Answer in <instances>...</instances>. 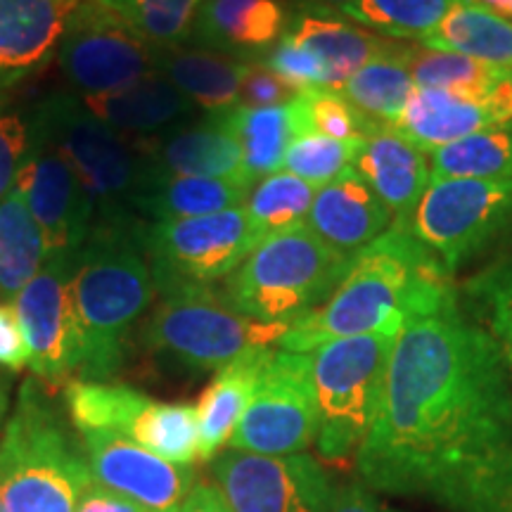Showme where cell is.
Returning a JSON list of instances; mask_svg holds the SVG:
<instances>
[{
    "mask_svg": "<svg viewBox=\"0 0 512 512\" xmlns=\"http://www.w3.org/2000/svg\"><path fill=\"white\" fill-rule=\"evenodd\" d=\"M351 166L392 211L396 223L411 221L432 178L425 152L387 124L373 128L363 138Z\"/></svg>",
    "mask_w": 512,
    "mask_h": 512,
    "instance_id": "44dd1931",
    "label": "cell"
},
{
    "mask_svg": "<svg viewBox=\"0 0 512 512\" xmlns=\"http://www.w3.org/2000/svg\"><path fill=\"white\" fill-rule=\"evenodd\" d=\"M453 3L456 0H354L342 15L384 36L425 41Z\"/></svg>",
    "mask_w": 512,
    "mask_h": 512,
    "instance_id": "8d00e7d4",
    "label": "cell"
},
{
    "mask_svg": "<svg viewBox=\"0 0 512 512\" xmlns=\"http://www.w3.org/2000/svg\"><path fill=\"white\" fill-rule=\"evenodd\" d=\"M351 261L354 256L325 245L304 223L256 245L228 278L223 297L259 323L292 325L328 302Z\"/></svg>",
    "mask_w": 512,
    "mask_h": 512,
    "instance_id": "8992f818",
    "label": "cell"
},
{
    "mask_svg": "<svg viewBox=\"0 0 512 512\" xmlns=\"http://www.w3.org/2000/svg\"><path fill=\"white\" fill-rule=\"evenodd\" d=\"M285 36L294 43L311 50L323 62L328 72V91L339 93L358 69L366 67L377 57L392 53L399 43L377 34H370L361 24H349L344 19L332 17V12L304 8L287 24Z\"/></svg>",
    "mask_w": 512,
    "mask_h": 512,
    "instance_id": "d4e9b609",
    "label": "cell"
},
{
    "mask_svg": "<svg viewBox=\"0 0 512 512\" xmlns=\"http://www.w3.org/2000/svg\"><path fill=\"white\" fill-rule=\"evenodd\" d=\"M247 62L204 48H162L157 72L164 74L195 107L223 114L240 105V83Z\"/></svg>",
    "mask_w": 512,
    "mask_h": 512,
    "instance_id": "83f0119b",
    "label": "cell"
},
{
    "mask_svg": "<svg viewBox=\"0 0 512 512\" xmlns=\"http://www.w3.org/2000/svg\"><path fill=\"white\" fill-rule=\"evenodd\" d=\"M252 188L219 178L169 176L147 164L143 192L136 211L143 223H164L195 219V216L219 214V211L242 207Z\"/></svg>",
    "mask_w": 512,
    "mask_h": 512,
    "instance_id": "4316f807",
    "label": "cell"
},
{
    "mask_svg": "<svg viewBox=\"0 0 512 512\" xmlns=\"http://www.w3.org/2000/svg\"><path fill=\"white\" fill-rule=\"evenodd\" d=\"M211 477L233 512H328L332 484L318 460L299 456L219 453Z\"/></svg>",
    "mask_w": 512,
    "mask_h": 512,
    "instance_id": "5bb4252c",
    "label": "cell"
},
{
    "mask_svg": "<svg viewBox=\"0 0 512 512\" xmlns=\"http://www.w3.org/2000/svg\"><path fill=\"white\" fill-rule=\"evenodd\" d=\"M294 98H297V91L264 62H247L238 107H280Z\"/></svg>",
    "mask_w": 512,
    "mask_h": 512,
    "instance_id": "7bdbcfd3",
    "label": "cell"
},
{
    "mask_svg": "<svg viewBox=\"0 0 512 512\" xmlns=\"http://www.w3.org/2000/svg\"><path fill=\"white\" fill-rule=\"evenodd\" d=\"M316 190V185L287 174V171H275V174L261 178L249 192L245 204L256 245L273 235L285 233V230L304 226Z\"/></svg>",
    "mask_w": 512,
    "mask_h": 512,
    "instance_id": "836d02e7",
    "label": "cell"
},
{
    "mask_svg": "<svg viewBox=\"0 0 512 512\" xmlns=\"http://www.w3.org/2000/svg\"><path fill=\"white\" fill-rule=\"evenodd\" d=\"M76 512H147L143 505L133 503L131 498H124L114 491L102 486L98 479H93L86 489L81 491Z\"/></svg>",
    "mask_w": 512,
    "mask_h": 512,
    "instance_id": "bcb514c9",
    "label": "cell"
},
{
    "mask_svg": "<svg viewBox=\"0 0 512 512\" xmlns=\"http://www.w3.org/2000/svg\"><path fill=\"white\" fill-rule=\"evenodd\" d=\"M159 302L143 328L147 349L183 366L219 370L254 349L280 344L290 325L242 316L211 285L155 280Z\"/></svg>",
    "mask_w": 512,
    "mask_h": 512,
    "instance_id": "52a82bcc",
    "label": "cell"
},
{
    "mask_svg": "<svg viewBox=\"0 0 512 512\" xmlns=\"http://www.w3.org/2000/svg\"><path fill=\"white\" fill-rule=\"evenodd\" d=\"M408 226L446 273H453L512 226V178L430 181Z\"/></svg>",
    "mask_w": 512,
    "mask_h": 512,
    "instance_id": "30bf717a",
    "label": "cell"
},
{
    "mask_svg": "<svg viewBox=\"0 0 512 512\" xmlns=\"http://www.w3.org/2000/svg\"><path fill=\"white\" fill-rule=\"evenodd\" d=\"M81 0H0V105L41 72L60 48Z\"/></svg>",
    "mask_w": 512,
    "mask_h": 512,
    "instance_id": "ffe728a7",
    "label": "cell"
},
{
    "mask_svg": "<svg viewBox=\"0 0 512 512\" xmlns=\"http://www.w3.org/2000/svg\"><path fill=\"white\" fill-rule=\"evenodd\" d=\"M181 512H233L223 498L221 489L214 482L204 484L197 482L192 486L190 496L185 498Z\"/></svg>",
    "mask_w": 512,
    "mask_h": 512,
    "instance_id": "7dc6e473",
    "label": "cell"
},
{
    "mask_svg": "<svg viewBox=\"0 0 512 512\" xmlns=\"http://www.w3.org/2000/svg\"><path fill=\"white\" fill-rule=\"evenodd\" d=\"M432 178H475L508 181L512 178V121L498 124L432 152Z\"/></svg>",
    "mask_w": 512,
    "mask_h": 512,
    "instance_id": "d6a6232c",
    "label": "cell"
},
{
    "mask_svg": "<svg viewBox=\"0 0 512 512\" xmlns=\"http://www.w3.org/2000/svg\"><path fill=\"white\" fill-rule=\"evenodd\" d=\"M79 98L95 117L128 138L159 136L181 126L195 112V105L159 72L128 83L119 91Z\"/></svg>",
    "mask_w": 512,
    "mask_h": 512,
    "instance_id": "cb8c5ba5",
    "label": "cell"
},
{
    "mask_svg": "<svg viewBox=\"0 0 512 512\" xmlns=\"http://www.w3.org/2000/svg\"><path fill=\"white\" fill-rule=\"evenodd\" d=\"M0 512H5V510H3V503H0Z\"/></svg>",
    "mask_w": 512,
    "mask_h": 512,
    "instance_id": "816d5d0a",
    "label": "cell"
},
{
    "mask_svg": "<svg viewBox=\"0 0 512 512\" xmlns=\"http://www.w3.org/2000/svg\"><path fill=\"white\" fill-rule=\"evenodd\" d=\"M271 349H254L242 354L228 366L216 370L214 380L204 389L197 403L200 422V460H214L228 446L235 427L245 415L256 380L273 356Z\"/></svg>",
    "mask_w": 512,
    "mask_h": 512,
    "instance_id": "484cf974",
    "label": "cell"
},
{
    "mask_svg": "<svg viewBox=\"0 0 512 512\" xmlns=\"http://www.w3.org/2000/svg\"><path fill=\"white\" fill-rule=\"evenodd\" d=\"M290 107L297 136L320 133L342 143L361 145L363 138L380 126V121L358 112L342 93L328 91V88H309V91L297 93Z\"/></svg>",
    "mask_w": 512,
    "mask_h": 512,
    "instance_id": "d590c367",
    "label": "cell"
},
{
    "mask_svg": "<svg viewBox=\"0 0 512 512\" xmlns=\"http://www.w3.org/2000/svg\"><path fill=\"white\" fill-rule=\"evenodd\" d=\"M226 117L240 143L249 181L259 183L283 169L287 147L297 138L290 102L280 107H235Z\"/></svg>",
    "mask_w": 512,
    "mask_h": 512,
    "instance_id": "4dcf8cb0",
    "label": "cell"
},
{
    "mask_svg": "<svg viewBox=\"0 0 512 512\" xmlns=\"http://www.w3.org/2000/svg\"><path fill=\"white\" fill-rule=\"evenodd\" d=\"M157 57L159 48L98 0L76 5L57 48L62 72L79 95L119 91L157 72Z\"/></svg>",
    "mask_w": 512,
    "mask_h": 512,
    "instance_id": "4fadbf2b",
    "label": "cell"
},
{
    "mask_svg": "<svg viewBox=\"0 0 512 512\" xmlns=\"http://www.w3.org/2000/svg\"><path fill=\"white\" fill-rule=\"evenodd\" d=\"M155 294L150 261L140 245V226H93L74 268L79 380L107 382L119 373L133 325L143 318Z\"/></svg>",
    "mask_w": 512,
    "mask_h": 512,
    "instance_id": "3957f363",
    "label": "cell"
},
{
    "mask_svg": "<svg viewBox=\"0 0 512 512\" xmlns=\"http://www.w3.org/2000/svg\"><path fill=\"white\" fill-rule=\"evenodd\" d=\"M72 427L34 377L19 387L0 432V503L5 512H76L93 482Z\"/></svg>",
    "mask_w": 512,
    "mask_h": 512,
    "instance_id": "277c9868",
    "label": "cell"
},
{
    "mask_svg": "<svg viewBox=\"0 0 512 512\" xmlns=\"http://www.w3.org/2000/svg\"><path fill=\"white\" fill-rule=\"evenodd\" d=\"M264 64L273 69L280 79L290 83L297 93L309 91V88H325V83H328V72H325L323 62L311 50L294 43L285 34L268 50Z\"/></svg>",
    "mask_w": 512,
    "mask_h": 512,
    "instance_id": "60d3db41",
    "label": "cell"
},
{
    "mask_svg": "<svg viewBox=\"0 0 512 512\" xmlns=\"http://www.w3.org/2000/svg\"><path fill=\"white\" fill-rule=\"evenodd\" d=\"M10 411V380L0 373V432H3L5 415Z\"/></svg>",
    "mask_w": 512,
    "mask_h": 512,
    "instance_id": "681fc988",
    "label": "cell"
},
{
    "mask_svg": "<svg viewBox=\"0 0 512 512\" xmlns=\"http://www.w3.org/2000/svg\"><path fill=\"white\" fill-rule=\"evenodd\" d=\"M401 53L415 88L446 91L465 98H486L512 72L427 46H403Z\"/></svg>",
    "mask_w": 512,
    "mask_h": 512,
    "instance_id": "1f68e13d",
    "label": "cell"
},
{
    "mask_svg": "<svg viewBox=\"0 0 512 512\" xmlns=\"http://www.w3.org/2000/svg\"><path fill=\"white\" fill-rule=\"evenodd\" d=\"M140 155L150 166L169 176L188 178H219V181L242 183L254 188L249 181L242 150L226 112L209 114L195 126L171 128L152 138H133Z\"/></svg>",
    "mask_w": 512,
    "mask_h": 512,
    "instance_id": "d6986e66",
    "label": "cell"
},
{
    "mask_svg": "<svg viewBox=\"0 0 512 512\" xmlns=\"http://www.w3.org/2000/svg\"><path fill=\"white\" fill-rule=\"evenodd\" d=\"M512 121V72L486 98L413 88L392 128L422 152H437L484 128Z\"/></svg>",
    "mask_w": 512,
    "mask_h": 512,
    "instance_id": "ac0fdd59",
    "label": "cell"
},
{
    "mask_svg": "<svg viewBox=\"0 0 512 512\" xmlns=\"http://www.w3.org/2000/svg\"><path fill=\"white\" fill-rule=\"evenodd\" d=\"M76 254L48 256L34 280L19 292L15 309L29 347V368L38 380L57 384L79 370V318L74 304Z\"/></svg>",
    "mask_w": 512,
    "mask_h": 512,
    "instance_id": "9a60e30c",
    "label": "cell"
},
{
    "mask_svg": "<svg viewBox=\"0 0 512 512\" xmlns=\"http://www.w3.org/2000/svg\"><path fill=\"white\" fill-rule=\"evenodd\" d=\"M328 512H399V510L389 508L387 503H382L380 498L375 496V491H370L366 484H361L358 479H351V482L332 486Z\"/></svg>",
    "mask_w": 512,
    "mask_h": 512,
    "instance_id": "f6af8a7d",
    "label": "cell"
},
{
    "mask_svg": "<svg viewBox=\"0 0 512 512\" xmlns=\"http://www.w3.org/2000/svg\"><path fill=\"white\" fill-rule=\"evenodd\" d=\"M453 292L451 273L420 245L408 223L394 221L354 256L328 302L294 320L280 349L311 354L335 339L399 335L413 313L434 309Z\"/></svg>",
    "mask_w": 512,
    "mask_h": 512,
    "instance_id": "7a4b0ae2",
    "label": "cell"
},
{
    "mask_svg": "<svg viewBox=\"0 0 512 512\" xmlns=\"http://www.w3.org/2000/svg\"><path fill=\"white\" fill-rule=\"evenodd\" d=\"M401 48L399 43L392 53L368 62L339 91L358 112L387 126L394 124L413 91V79Z\"/></svg>",
    "mask_w": 512,
    "mask_h": 512,
    "instance_id": "e575fe53",
    "label": "cell"
},
{
    "mask_svg": "<svg viewBox=\"0 0 512 512\" xmlns=\"http://www.w3.org/2000/svg\"><path fill=\"white\" fill-rule=\"evenodd\" d=\"M31 131L76 171L95 207V226L138 228L147 162L136 140L114 131L76 93H53L29 112Z\"/></svg>",
    "mask_w": 512,
    "mask_h": 512,
    "instance_id": "5b68a950",
    "label": "cell"
},
{
    "mask_svg": "<svg viewBox=\"0 0 512 512\" xmlns=\"http://www.w3.org/2000/svg\"><path fill=\"white\" fill-rule=\"evenodd\" d=\"M140 245L155 280L211 285L238 271L256 240L245 207H235L195 219L143 223Z\"/></svg>",
    "mask_w": 512,
    "mask_h": 512,
    "instance_id": "7c38bea8",
    "label": "cell"
},
{
    "mask_svg": "<svg viewBox=\"0 0 512 512\" xmlns=\"http://www.w3.org/2000/svg\"><path fill=\"white\" fill-rule=\"evenodd\" d=\"M358 145L320 136V133H302L287 147L283 169L287 174L323 188L332 178L347 171L354 162Z\"/></svg>",
    "mask_w": 512,
    "mask_h": 512,
    "instance_id": "ab89813d",
    "label": "cell"
},
{
    "mask_svg": "<svg viewBox=\"0 0 512 512\" xmlns=\"http://www.w3.org/2000/svg\"><path fill=\"white\" fill-rule=\"evenodd\" d=\"M93 477L147 512H181L197 484L192 465H176L112 432H79Z\"/></svg>",
    "mask_w": 512,
    "mask_h": 512,
    "instance_id": "e0dca14e",
    "label": "cell"
},
{
    "mask_svg": "<svg viewBox=\"0 0 512 512\" xmlns=\"http://www.w3.org/2000/svg\"><path fill=\"white\" fill-rule=\"evenodd\" d=\"M396 335H358L311 351L316 394V446L332 463H342L361 448L380 403L384 373Z\"/></svg>",
    "mask_w": 512,
    "mask_h": 512,
    "instance_id": "ba28073f",
    "label": "cell"
},
{
    "mask_svg": "<svg viewBox=\"0 0 512 512\" xmlns=\"http://www.w3.org/2000/svg\"><path fill=\"white\" fill-rule=\"evenodd\" d=\"M422 46L512 69V22L456 0Z\"/></svg>",
    "mask_w": 512,
    "mask_h": 512,
    "instance_id": "f546056e",
    "label": "cell"
},
{
    "mask_svg": "<svg viewBox=\"0 0 512 512\" xmlns=\"http://www.w3.org/2000/svg\"><path fill=\"white\" fill-rule=\"evenodd\" d=\"M358 482L448 512H512V377L456 292L403 323Z\"/></svg>",
    "mask_w": 512,
    "mask_h": 512,
    "instance_id": "6da1fadb",
    "label": "cell"
},
{
    "mask_svg": "<svg viewBox=\"0 0 512 512\" xmlns=\"http://www.w3.org/2000/svg\"><path fill=\"white\" fill-rule=\"evenodd\" d=\"M349 3H354V0H311V8L323 12H342Z\"/></svg>",
    "mask_w": 512,
    "mask_h": 512,
    "instance_id": "f907efd6",
    "label": "cell"
},
{
    "mask_svg": "<svg viewBox=\"0 0 512 512\" xmlns=\"http://www.w3.org/2000/svg\"><path fill=\"white\" fill-rule=\"evenodd\" d=\"M475 8L489 12V15L501 17L505 22H512V0H465Z\"/></svg>",
    "mask_w": 512,
    "mask_h": 512,
    "instance_id": "c3c4849f",
    "label": "cell"
},
{
    "mask_svg": "<svg viewBox=\"0 0 512 512\" xmlns=\"http://www.w3.org/2000/svg\"><path fill=\"white\" fill-rule=\"evenodd\" d=\"M34 133L29 114L0 105V200L15 188L19 171L27 162Z\"/></svg>",
    "mask_w": 512,
    "mask_h": 512,
    "instance_id": "b9f144b4",
    "label": "cell"
},
{
    "mask_svg": "<svg viewBox=\"0 0 512 512\" xmlns=\"http://www.w3.org/2000/svg\"><path fill=\"white\" fill-rule=\"evenodd\" d=\"M316 427L311 354L275 349L228 448L256 456H299L316 444Z\"/></svg>",
    "mask_w": 512,
    "mask_h": 512,
    "instance_id": "8fae6325",
    "label": "cell"
},
{
    "mask_svg": "<svg viewBox=\"0 0 512 512\" xmlns=\"http://www.w3.org/2000/svg\"><path fill=\"white\" fill-rule=\"evenodd\" d=\"M24 366H29V347L17 309L0 304V368L19 373Z\"/></svg>",
    "mask_w": 512,
    "mask_h": 512,
    "instance_id": "ee69618b",
    "label": "cell"
},
{
    "mask_svg": "<svg viewBox=\"0 0 512 512\" xmlns=\"http://www.w3.org/2000/svg\"><path fill=\"white\" fill-rule=\"evenodd\" d=\"M15 185L43 230L48 256L79 252L86 245L95 226L91 197L67 159L36 133Z\"/></svg>",
    "mask_w": 512,
    "mask_h": 512,
    "instance_id": "2e32d148",
    "label": "cell"
},
{
    "mask_svg": "<svg viewBox=\"0 0 512 512\" xmlns=\"http://www.w3.org/2000/svg\"><path fill=\"white\" fill-rule=\"evenodd\" d=\"M155 48L183 46L204 0H98Z\"/></svg>",
    "mask_w": 512,
    "mask_h": 512,
    "instance_id": "74e56055",
    "label": "cell"
},
{
    "mask_svg": "<svg viewBox=\"0 0 512 512\" xmlns=\"http://www.w3.org/2000/svg\"><path fill=\"white\" fill-rule=\"evenodd\" d=\"M285 29L287 12L280 0H204L188 41L242 60L271 50Z\"/></svg>",
    "mask_w": 512,
    "mask_h": 512,
    "instance_id": "603a6c76",
    "label": "cell"
},
{
    "mask_svg": "<svg viewBox=\"0 0 512 512\" xmlns=\"http://www.w3.org/2000/svg\"><path fill=\"white\" fill-rule=\"evenodd\" d=\"M48 259L46 238L31 214L24 192L12 188L0 200V297H19Z\"/></svg>",
    "mask_w": 512,
    "mask_h": 512,
    "instance_id": "f1b7e54d",
    "label": "cell"
},
{
    "mask_svg": "<svg viewBox=\"0 0 512 512\" xmlns=\"http://www.w3.org/2000/svg\"><path fill=\"white\" fill-rule=\"evenodd\" d=\"M306 226L325 245L347 256H356L392 226V211L356 174L354 166H349L316 190Z\"/></svg>",
    "mask_w": 512,
    "mask_h": 512,
    "instance_id": "7402d4cb",
    "label": "cell"
},
{
    "mask_svg": "<svg viewBox=\"0 0 512 512\" xmlns=\"http://www.w3.org/2000/svg\"><path fill=\"white\" fill-rule=\"evenodd\" d=\"M64 406L76 432H112L176 465L200 458L197 406L164 403L128 384L74 380L64 387Z\"/></svg>",
    "mask_w": 512,
    "mask_h": 512,
    "instance_id": "9c48e42d",
    "label": "cell"
},
{
    "mask_svg": "<svg viewBox=\"0 0 512 512\" xmlns=\"http://www.w3.org/2000/svg\"><path fill=\"white\" fill-rule=\"evenodd\" d=\"M472 313L491 332L512 377V254L484 268L465 287Z\"/></svg>",
    "mask_w": 512,
    "mask_h": 512,
    "instance_id": "f35d334b",
    "label": "cell"
}]
</instances>
